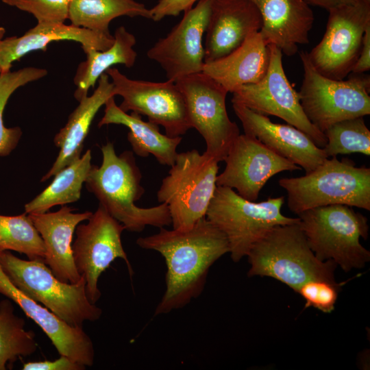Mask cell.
Returning <instances> with one entry per match:
<instances>
[{"mask_svg":"<svg viewBox=\"0 0 370 370\" xmlns=\"http://www.w3.org/2000/svg\"><path fill=\"white\" fill-rule=\"evenodd\" d=\"M328 11L325 32L308 57L320 74L342 80L352 73L370 25V1L356 0Z\"/></svg>","mask_w":370,"mask_h":370,"instance_id":"obj_11","label":"cell"},{"mask_svg":"<svg viewBox=\"0 0 370 370\" xmlns=\"http://www.w3.org/2000/svg\"><path fill=\"white\" fill-rule=\"evenodd\" d=\"M309 5L318 6L328 10L339 5L351 3L356 0H304Z\"/></svg>","mask_w":370,"mask_h":370,"instance_id":"obj_38","label":"cell"},{"mask_svg":"<svg viewBox=\"0 0 370 370\" xmlns=\"http://www.w3.org/2000/svg\"><path fill=\"white\" fill-rule=\"evenodd\" d=\"M38 349L35 334L25 329V321L14 313L12 301H0V370H5L20 358L34 354Z\"/></svg>","mask_w":370,"mask_h":370,"instance_id":"obj_29","label":"cell"},{"mask_svg":"<svg viewBox=\"0 0 370 370\" xmlns=\"http://www.w3.org/2000/svg\"><path fill=\"white\" fill-rule=\"evenodd\" d=\"M5 29L4 27H0V40L1 39H3V37L5 34ZM2 75V71H1V66H0V77Z\"/></svg>","mask_w":370,"mask_h":370,"instance_id":"obj_39","label":"cell"},{"mask_svg":"<svg viewBox=\"0 0 370 370\" xmlns=\"http://www.w3.org/2000/svg\"><path fill=\"white\" fill-rule=\"evenodd\" d=\"M86 367L65 356L55 360L28 362L23 364V370H84Z\"/></svg>","mask_w":370,"mask_h":370,"instance_id":"obj_36","label":"cell"},{"mask_svg":"<svg viewBox=\"0 0 370 370\" xmlns=\"http://www.w3.org/2000/svg\"><path fill=\"white\" fill-rule=\"evenodd\" d=\"M73 210L62 206L53 212L28 214L43 240L45 264L56 278L71 284L77 283L82 278L73 257V234L76 227L92 214L90 211L73 213Z\"/></svg>","mask_w":370,"mask_h":370,"instance_id":"obj_20","label":"cell"},{"mask_svg":"<svg viewBox=\"0 0 370 370\" xmlns=\"http://www.w3.org/2000/svg\"><path fill=\"white\" fill-rule=\"evenodd\" d=\"M288 207L297 215L314 208L344 204L370 210V169L352 160L326 158L314 170L298 177H283Z\"/></svg>","mask_w":370,"mask_h":370,"instance_id":"obj_4","label":"cell"},{"mask_svg":"<svg viewBox=\"0 0 370 370\" xmlns=\"http://www.w3.org/2000/svg\"><path fill=\"white\" fill-rule=\"evenodd\" d=\"M233 110L241 121L245 134L253 136L278 155L310 173L328 157L306 133L289 124L272 122L237 103Z\"/></svg>","mask_w":370,"mask_h":370,"instance_id":"obj_17","label":"cell"},{"mask_svg":"<svg viewBox=\"0 0 370 370\" xmlns=\"http://www.w3.org/2000/svg\"><path fill=\"white\" fill-rule=\"evenodd\" d=\"M249 277L274 278L295 292L308 281H335L337 264L332 260L321 261L310 248L299 222L277 225L250 249Z\"/></svg>","mask_w":370,"mask_h":370,"instance_id":"obj_3","label":"cell"},{"mask_svg":"<svg viewBox=\"0 0 370 370\" xmlns=\"http://www.w3.org/2000/svg\"><path fill=\"white\" fill-rule=\"evenodd\" d=\"M261 27L259 10L250 0H212L205 32L204 63L230 54Z\"/></svg>","mask_w":370,"mask_h":370,"instance_id":"obj_18","label":"cell"},{"mask_svg":"<svg viewBox=\"0 0 370 370\" xmlns=\"http://www.w3.org/2000/svg\"><path fill=\"white\" fill-rule=\"evenodd\" d=\"M219 162L197 149L178 153L157 192L167 205L173 229L184 231L206 217L217 188Z\"/></svg>","mask_w":370,"mask_h":370,"instance_id":"obj_8","label":"cell"},{"mask_svg":"<svg viewBox=\"0 0 370 370\" xmlns=\"http://www.w3.org/2000/svg\"><path fill=\"white\" fill-rule=\"evenodd\" d=\"M72 0H12L9 5L32 14L38 23H64Z\"/></svg>","mask_w":370,"mask_h":370,"instance_id":"obj_34","label":"cell"},{"mask_svg":"<svg viewBox=\"0 0 370 370\" xmlns=\"http://www.w3.org/2000/svg\"><path fill=\"white\" fill-rule=\"evenodd\" d=\"M27 214L0 215V252L15 251L29 260H45V247L38 231Z\"/></svg>","mask_w":370,"mask_h":370,"instance_id":"obj_30","label":"cell"},{"mask_svg":"<svg viewBox=\"0 0 370 370\" xmlns=\"http://www.w3.org/2000/svg\"><path fill=\"white\" fill-rule=\"evenodd\" d=\"M106 73L112 79L114 96L123 98V111L147 116L170 137L182 136L191 128L184 97L175 82L132 79L113 67Z\"/></svg>","mask_w":370,"mask_h":370,"instance_id":"obj_13","label":"cell"},{"mask_svg":"<svg viewBox=\"0 0 370 370\" xmlns=\"http://www.w3.org/2000/svg\"><path fill=\"white\" fill-rule=\"evenodd\" d=\"M368 1H370V0H368Z\"/></svg>","mask_w":370,"mask_h":370,"instance_id":"obj_41","label":"cell"},{"mask_svg":"<svg viewBox=\"0 0 370 370\" xmlns=\"http://www.w3.org/2000/svg\"><path fill=\"white\" fill-rule=\"evenodd\" d=\"M110 124L128 127L127 140L137 156L147 158L151 154L160 164L171 166L174 164L182 136L170 137L163 134L160 132L159 125L143 121L141 115L134 112L129 114L123 111L116 104L114 97L105 103L104 115L98 126Z\"/></svg>","mask_w":370,"mask_h":370,"instance_id":"obj_25","label":"cell"},{"mask_svg":"<svg viewBox=\"0 0 370 370\" xmlns=\"http://www.w3.org/2000/svg\"><path fill=\"white\" fill-rule=\"evenodd\" d=\"M370 69V25L364 33L362 47L352 73L362 74Z\"/></svg>","mask_w":370,"mask_h":370,"instance_id":"obj_37","label":"cell"},{"mask_svg":"<svg viewBox=\"0 0 370 370\" xmlns=\"http://www.w3.org/2000/svg\"><path fill=\"white\" fill-rule=\"evenodd\" d=\"M345 283L314 279L301 285L297 293L305 299V308L312 307L324 313H330L334 310L338 293Z\"/></svg>","mask_w":370,"mask_h":370,"instance_id":"obj_33","label":"cell"},{"mask_svg":"<svg viewBox=\"0 0 370 370\" xmlns=\"http://www.w3.org/2000/svg\"><path fill=\"white\" fill-rule=\"evenodd\" d=\"M47 75L45 69L25 67L3 73L0 77V156H8L18 145L22 131L20 127L8 128L3 123V110L11 95L19 87L38 80Z\"/></svg>","mask_w":370,"mask_h":370,"instance_id":"obj_32","label":"cell"},{"mask_svg":"<svg viewBox=\"0 0 370 370\" xmlns=\"http://www.w3.org/2000/svg\"><path fill=\"white\" fill-rule=\"evenodd\" d=\"M121 16L151 19L150 9L135 0H72L68 19L73 25L112 36L110 23Z\"/></svg>","mask_w":370,"mask_h":370,"instance_id":"obj_28","label":"cell"},{"mask_svg":"<svg viewBox=\"0 0 370 370\" xmlns=\"http://www.w3.org/2000/svg\"><path fill=\"white\" fill-rule=\"evenodd\" d=\"M262 18L260 33L267 45H273L282 53L292 56L299 45L309 42L314 14L304 0H250Z\"/></svg>","mask_w":370,"mask_h":370,"instance_id":"obj_21","label":"cell"},{"mask_svg":"<svg viewBox=\"0 0 370 370\" xmlns=\"http://www.w3.org/2000/svg\"><path fill=\"white\" fill-rule=\"evenodd\" d=\"M136 42L134 35L121 26L115 31L111 47L103 51L93 48L86 51V59L78 65L73 79L77 86L75 98L79 101L87 96L90 88H94L100 76L113 65L121 64L127 68L133 66L137 58L133 49Z\"/></svg>","mask_w":370,"mask_h":370,"instance_id":"obj_26","label":"cell"},{"mask_svg":"<svg viewBox=\"0 0 370 370\" xmlns=\"http://www.w3.org/2000/svg\"><path fill=\"white\" fill-rule=\"evenodd\" d=\"M114 86L107 73L98 79V86L90 96H86L70 114L66 124L54 138V143L60 149L50 170L42 177L44 182L54 176L63 168L79 158L92 121L100 108L114 95Z\"/></svg>","mask_w":370,"mask_h":370,"instance_id":"obj_24","label":"cell"},{"mask_svg":"<svg viewBox=\"0 0 370 370\" xmlns=\"http://www.w3.org/2000/svg\"><path fill=\"white\" fill-rule=\"evenodd\" d=\"M182 92L191 128L205 140L204 154L218 162L223 161L240 134L226 110L227 90L207 74L200 72L175 82Z\"/></svg>","mask_w":370,"mask_h":370,"instance_id":"obj_10","label":"cell"},{"mask_svg":"<svg viewBox=\"0 0 370 370\" xmlns=\"http://www.w3.org/2000/svg\"><path fill=\"white\" fill-rule=\"evenodd\" d=\"M0 265L12 283L23 293L74 328L95 321L102 310L88 299L82 276L75 284L61 281L43 260H23L10 251L0 252Z\"/></svg>","mask_w":370,"mask_h":370,"instance_id":"obj_5","label":"cell"},{"mask_svg":"<svg viewBox=\"0 0 370 370\" xmlns=\"http://www.w3.org/2000/svg\"><path fill=\"white\" fill-rule=\"evenodd\" d=\"M197 1L199 0H159L150 9L151 19L159 21L168 16H177L192 8Z\"/></svg>","mask_w":370,"mask_h":370,"instance_id":"obj_35","label":"cell"},{"mask_svg":"<svg viewBox=\"0 0 370 370\" xmlns=\"http://www.w3.org/2000/svg\"><path fill=\"white\" fill-rule=\"evenodd\" d=\"M0 294L17 304L42 330L60 356H67L86 367L92 366L93 343L83 328L69 325L46 307L26 296L12 283L1 265Z\"/></svg>","mask_w":370,"mask_h":370,"instance_id":"obj_19","label":"cell"},{"mask_svg":"<svg viewBox=\"0 0 370 370\" xmlns=\"http://www.w3.org/2000/svg\"><path fill=\"white\" fill-rule=\"evenodd\" d=\"M87 221L76 227L72 251L76 269L86 281L87 296L96 304L101 295L99 278L112 262L121 258L130 275L133 274V270L121 242L124 225L100 204Z\"/></svg>","mask_w":370,"mask_h":370,"instance_id":"obj_14","label":"cell"},{"mask_svg":"<svg viewBox=\"0 0 370 370\" xmlns=\"http://www.w3.org/2000/svg\"><path fill=\"white\" fill-rule=\"evenodd\" d=\"M91 158V151L88 149L82 157L57 173L53 182L25 205V212L44 213L55 206L77 201L92 166Z\"/></svg>","mask_w":370,"mask_h":370,"instance_id":"obj_27","label":"cell"},{"mask_svg":"<svg viewBox=\"0 0 370 370\" xmlns=\"http://www.w3.org/2000/svg\"><path fill=\"white\" fill-rule=\"evenodd\" d=\"M136 244L159 252L165 260L166 290L155 316L181 308L198 297L212 265L230 251L225 234L206 217L184 231L161 227L156 234L138 238Z\"/></svg>","mask_w":370,"mask_h":370,"instance_id":"obj_1","label":"cell"},{"mask_svg":"<svg viewBox=\"0 0 370 370\" xmlns=\"http://www.w3.org/2000/svg\"><path fill=\"white\" fill-rule=\"evenodd\" d=\"M299 225L317 259L333 260L348 272L362 269L370 261V251L360 238L369 236L367 218L352 206L332 204L297 214Z\"/></svg>","mask_w":370,"mask_h":370,"instance_id":"obj_6","label":"cell"},{"mask_svg":"<svg viewBox=\"0 0 370 370\" xmlns=\"http://www.w3.org/2000/svg\"><path fill=\"white\" fill-rule=\"evenodd\" d=\"M101 150V164L92 165L85 182L99 204L130 232H140L147 225L159 228L170 225L171 218L166 204L149 208L135 204L145 189L140 184L142 174L134 153L125 151L117 156L110 142Z\"/></svg>","mask_w":370,"mask_h":370,"instance_id":"obj_2","label":"cell"},{"mask_svg":"<svg viewBox=\"0 0 370 370\" xmlns=\"http://www.w3.org/2000/svg\"><path fill=\"white\" fill-rule=\"evenodd\" d=\"M269 60V46L258 31L251 34L230 54L205 63L202 72L232 93L243 85L261 80L267 72Z\"/></svg>","mask_w":370,"mask_h":370,"instance_id":"obj_23","label":"cell"},{"mask_svg":"<svg viewBox=\"0 0 370 370\" xmlns=\"http://www.w3.org/2000/svg\"><path fill=\"white\" fill-rule=\"evenodd\" d=\"M269 46L270 60L266 75L259 82L243 85L234 91L232 103L266 116H278L306 133L319 147L323 148L327 138L304 114L299 93L284 71L282 52L273 45Z\"/></svg>","mask_w":370,"mask_h":370,"instance_id":"obj_12","label":"cell"},{"mask_svg":"<svg viewBox=\"0 0 370 370\" xmlns=\"http://www.w3.org/2000/svg\"><path fill=\"white\" fill-rule=\"evenodd\" d=\"M283 196L256 202L223 186L215 189L206 217L226 236L234 262L247 256L252 247L277 225L299 222L282 214Z\"/></svg>","mask_w":370,"mask_h":370,"instance_id":"obj_7","label":"cell"},{"mask_svg":"<svg viewBox=\"0 0 370 370\" xmlns=\"http://www.w3.org/2000/svg\"><path fill=\"white\" fill-rule=\"evenodd\" d=\"M327 143L323 148L328 158L360 153L370 156V131L363 116L337 122L325 132Z\"/></svg>","mask_w":370,"mask_h":370,"instance_id":"obj_31","label":"cell"},{"mask_svg":"<svg viewBox=\"0 0 370 370\" xmlns=\"http://www.w3.org/2000/svg\"><path fill=\"white\" fill-rule=\"evenodd\" d=\"M73 40L81 44L85 52L89 49L103 51L112 46L114 36L64 23H38L21 36L0 40V66L2 74L9 72L12 63L29 52L46 51L51 42Z\"/></svg>","mask_w":370,"mask_h":370,"instance_id":"obj_22","label":"cell"},{"mask_svg":"<svg viewBox=\"0 0 370 370\" xmlns=\"http://www.w3.org/2000/svg\"><path fill=\"white\" fill-rule=\"evenodd\" d=\"M212 0H199L195 8L184 12L182 20L147 52L158 63L168 80L202 72L204 66L203 37L206 32Z\"/></svg>","mask_w":370,"mask_h":370,"instance_id":"obj_15","label":"cell"},{"mask_svg":"<svg viewBox=\"0 0 370 370\" xmlns=\"http://www.w3.org/2000/svg\"><path fill=\"white\" fill-rule=\"evenodd\" d=\"M4 3L9 5L12 0H1Z\"/></svg>","mask_w":370,"mask_h":370,"instance_id":"obj_40","label":"cell"},{"mask_svg":"<svg viewBox=\"0 0 370 370\" xmlns=\"http://www.w3.org/2000/svg\"><path fill=\"white\" fill-rule=\"evenodd\" d=\"M299 56L304 69L298 92L300 103L317 129L324 133L337 122L370 114L369 75L354 74L347 79H332L316 71L307 52L302 51Z\"/></svg>","mask_w":370,"mask_h":370,"instance_id":"obj_9","label":"cell"},{"mask_svg":"<svg viewBox=\"0 0 370 370\" xmlns=\"http://www.w3.org/2000/svg\"><path fill=\"white\" fill-rule=\"evenodd\" d=\"M225 167L216 184L236 190L242 197L256 201L267 181L285 171L301 168L278 155L256 138L239 134L224 160Z\"/></svg>","mask_w":370,"mask_h":370,"instance_id":"obj_16","label":"cell"}]
</instances>
